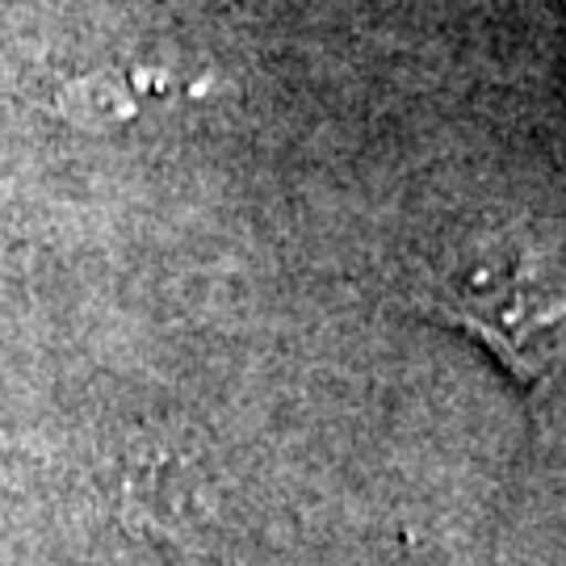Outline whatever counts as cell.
<instances>
[{"label": "cell", "instance_id": "1", "mask_svg": "<svg viewBox=\"0 0 566 566\" xmlns=\"http://www.w3.org/2000/svg\"><path fill=\"white\" fill-rule=\"evenodd\" d=\"M416 306L483 344L525 395L566 369V273L512 231H483L453 248L416 290Z\"/></svg>", "mask_w": 566, "mask_h": 566}]
</instances>
